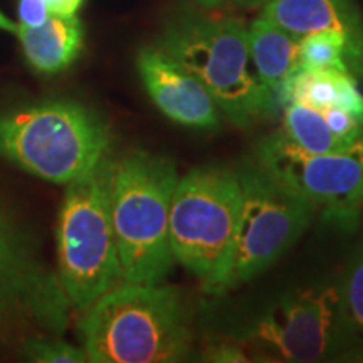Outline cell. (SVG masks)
Returning a JSON list of instances; mask_svg holds the SVG:
<instances>
[{
	"mask_svg": "<svg viewBox=\"0 0 363 363\" xmlns=\"http://www.w3.org/2000/svg\"><path fill=\"white\" fill-rule=\"evenodd\" d=\"M202 360L207 362H249L246 353L238 343L227 342V343H216L203 352Z\"/></svg>",
	"mask_w": 363,
	"mask_h": 363,
	"instance_id": "cell-21",
	"label": "cell"
},
{
	"mask_svg": "<svg viewBox=\"0 0 363 363\" xmlns=\"http://www.w3.org/2000/svg\"><path fill=\"white\" fill-rule=\"evenodd\" d=\"M254 362L311 363L345 355L355 347L338 279L288 291L230 340Z\"/></svg>",
	"mask_w": 363,
	"mask_h": 363,
	"instance_id": "cell-7",
	"label": "cell"
},
{
	"mask_svg": "<svg viewBox=\"0 0 363 363\" xmlns=\"http://www.w3.org/2000/svg\"><path fill=\"white\" fill-rule=\"evenodd\" d=\"M197 2L206 9H219L222 6H240V7L262 6L264 0H197Z\"/></svg>",
	"mask_w": 363,
	"mask_h": 363,
	"instance_id": "cell-23",
	"label": "cell"
},
{
	"mask_svg": "<svg viewBox=\"0 0 363 363\" xmlns=\"http://www.w3.org/2000/svg\"><path fill=\"white\" fill-rule=\"evenodd\" d=\"M17 27H19V24L12 22L11 19H9V17H6L2 12H0V29L7 30V33H11V34H16Z\"/></svg>",
	"mask_w": 363,
	"mask_h": 363,
	"instance_id": "cell-24",
	"label": "cell"
},
{
	"mask_svg": "<svg viewBox=\"0 0 363 363\" xmlns=\"http://www.w3.org/2000/svg\"><path fill=\"white\" fill-rule=\"evenodd\" d=\"M84 0H45L52 16H76Z\"/></svg>",
	"mask_w": 363,
	"mask_h": 363,
	"instance_id": "cell-22",
	"label": "cell"
},
{
	"mask_svg": "<svg viewBox=\"0 0 363 363\" xmlns=\"http://www.w3.org/2000/svg\"><path fill=\"white\" fill-rule=\"evenodd\" d=\"M286 103L315 110H342L363 120V93L350 72L298 67L281 91L279 108Z\"/></svg>",
	"mask_w": 363,
	"mask_h": 363,
	"instance_id": "cell-15",
	"label": "cell"
},
{
	"mask_svg": "<svg viewBox=\"0 0 363 363\" xmlns=\"http://www.w3.org/2000/svg\"><path fill=\"white\" fill-rule=\"evenodd\" d=\"M252 162L305 197L325 222L355 229L363 207V133L347 150L313 155L274 131L257 142Z\"/></svg>",
	"mask_w": 363,
	"mask_h": 363,
	"instance_id": "cell-10",
	"label": "cell"
},
{
	"mask_svg": "<svg viewBox=\"0 0 363 363\" xmlns=\"http://www.w3.org/2000/svg\"><path fill=\"white\" fill-rule=\"evenodd\" d=\"M22 357L29 362L40 363H83L88 362L84 348L62 342L49 335V337L29 338L24 345Z\"/></svg>",
	"mask_w": 363,
	"mask_h": 363,
	"instance_id": "cell-19",
	"label": "cell"
},
{
	"mask_svg": "<svg viewBox=\"0 0 363 363\" xmlns=\"http://www.w3.org/2000/svg\"><path fill=\"white\" fill-rule=\"evenodd\" d=\"M113 158L67 184L57 222L59 281L71 306L84 311L120 283V264L111 220Z\"/></svg>",
	"mask_w": 363,
	"mask_h": 363,
	"instance_id": "cell-6",
	"label": "cell"
},
{
	"mask_svg": "<svg viewBox=\"0 0 363 363\" xmlns=\"http://www.w3.org/2000/svg\"><path fill=\"white\" fill-rule=\"evenodd\" d=\"M338 284L348 330L357 343H363V239L338 278Z\"/></svg>",
	"mask_w": 363,
	"mask_h": 363,
	"instance_id": "cell-18",
	"label": "cell"
},
{
	"mask_svg": "<svg viewBox=\"0 0 363 363\" xmlns=\"http://www.w3.org/2000/svg\"><path fill=\"white\" fill-rule=\"evenodd\" d=\"M299 40L301 38L262 16L247 27L249 59L254 72L278 104L284 84L299 67Z\"/></svg>",
	"mask_w": 363,
	"mask_h": 363,
	"instance_id": "cell-13",
	"label": "cell"
},
{
	"mask_svg": "<svg viewBox=\"0 0 363 363\" xmlns=\"http://www.w3.org/2000/svg\"><path fill=\"white\" fill-rule=\"evenodd\" d=\"M136 67L148 96L169 120L201 131L219 130L224 123L220 108L201 81L157 45L140 51Z\"/></svg>",
	"mask_w": 363,
	"mask_h": 363,
	"instance_id": "cell-11",
	"label": "cell"
},
{
	"mask_svg": "<svg viewBox=\"0 0 363 363\" xmlns=\"http://www.w3.org/2000/svg\"><path fill=\"white\" fill-rule=\"evenodd\" d=\"M49 12L45 0H21L19 2V19L21 26L38 27L49 19Z\"/></svg>",
	"mask_w": 363,
	"mask_h": 363,
	"instance_id": "cell-20",
	"label": "cell"
},
{
	"mask_svg": "<svg viewBox=\"0 0 363 363\" xmlns=\"http://www.w3.org/2000/svg\"><path fill=\"white\" fill-rule=\"evenodd\" d=\"M240 207L225 291L256 279L298 242L316 211L254 162L239 167Z\"/></svg>",
	"mask_w": 363,
	"mask_h": 363,
	"instance_id": "cell-8",
	"label": "cell"
},
{
	"mask_svg": "<svg viewBox=\"0 0 363 363\" xmlns=\"http://www.w3.org/2000/svg\"><path fill=\"white\" fill-rule=\"evenodd\" d=\"M190 320L175 286L120 281L86 308L79 333L88 362L177 363L192 355Z\"/></svg>",
	"mask_w": 363,
	"mask_h": 363,
	"instance_id": "cell-1",
	"label": "cell"
},
{
	"mask_svg": "<svg viewBox=\"0 0 363 363\" xmlns=\"http://www.w3.org/2000/svg\"><path fill=\"white\" fill-rule=\"evenodd\" d=\"M174 160L130 152L113 158L110 202L120 281L163 283L175 264L169 217L177 180Z\"/></svg>",
	"mask_w": 363,
	"mask_h": 363,
	"instance_id": "cell-3",
	"label": "cell"
},
{
	"mask_svg": "<svg viewBox=\"0 0 363 363\" xmlns=\"http://www.w3.org/2000/svg\"><path fill=\"white\" fill-rule=\"evenodd\" d=\"M283 116L278 135L293 147L313 155L342 152L352 147L342 136L330 128L325 113L299 103L283 104Z\"/></svg>",
	"mask_w": 363,
	"mask_h": 363,
	"instance_id": "cell-16",
	"label": "cell"
},
{
	"mask_svg": "<svg viewBox=\"0 0 363 363\" xmlns=\"http://www.w3.org/2000/svg\"><path fill=\"white\" fill-rule=\"evenodd\" d=\"M71 308L59 276L40 259L38 240L0 199V343L26 330L61 335Z\"/></svg>",
	"mask_w": 363,
	"mask_h": 363,
	"instance_id": "cell-9",
	"label": "cell"
},
{
	"mask_svg": "<svg viewBox=\"0 0 363 363\" xmlns=\"http://www.w3.org/2000/svg\"><path fill=\"white\" fill-rule=\"evenodd\" d=\"M261 16L298 38L315 33L342 35L350 72L363 79V16L355 0H264Z\"/></svg>",
	"mask_w": 363,
	"mask_h": 363,
	"instance_id": "cell-12",
	"label": "cell"
},
{
	"mask_svg": "<svg viewBox=\"0 0 363 363\" xmlns=\"http://www.w3.org/2000/svg\"><path fill=\"white\" fill-rule=\"evenodd\" d=\"M299 67L350 72L347 43L342 35L335 33L305 35L299 40Z\"/></svg>",
	"mask_w": 363,
	"mask_h": 363,
	"instance_id": "cell-17",
	"label": "cell"
},
{
	"mask_svg": "<svg viewBox=\"0 0 363 363\" xmlns=\"http://www.w3.org/2000/svg\"><path fill=\"white\" fill-rule=\"evenodd\" d=\"M17 38L29 65L43 74L66 71L83 49L84 30L76 16H49L38 27H17Z\"/></svg>",
	"mask_w": 363,
	"mask_h": 363,
	"instance_id": "cell-14",
	"label": "cell"
},
{
	"mask_svg": "<svg viewBox=\"0 0 363 363\" xmlns=\"http://www.w3.org/2000/svg\"><path fill=\"white\" fill-rule=\"evenodd\" d=\"M155 45L192 72L224 118L239 128L278 111L276 98L251 69L247 27L240 19L180 12L167 22Z\"/></svg>",
	"mask_w": 363,
	"mask_h": 363,
	"instance_id": "cell-2",
	"label": "cell"
},
{
	"mask_svg": "<svg viewBox=\"0 0 363 363\" xmlns=\"http://www.w3.org/2000/svg\"><path fill=\"white\" fill-rule=\"evenodd\" d=\"M239 207L235 169L199 167L177 180L169 217L170 249L175 262L192 272L207 293L225 291Z\"/></svg>",
	"mask_w": 363,
	"mask_h": 363,
	"instance_id": "cell-5",
	"label": "cell"
},
{
	"mask_svg": "<svg viewBox=\"0 0 363 363\" xmlns=\"http://www.w3.org/2000/svg\"><path fill=\"white\" fill-rule=\"evenodd\" d=\"M110 128L74 101H45L0 115V157L51 184L67 185L108 155Z\"/></svg>",
	"mask_w": 363,
	"mask_h": 363,
	"instance_id": "cell-4",
	"label": "cell"
}]
</instances>
